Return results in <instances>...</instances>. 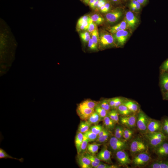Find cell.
<instances>
[{
    "instance_id": "1",
    "label": "cell",
    "mask_w": 168,
    "mask_h": 168,
    "mask_svg": "<svg viewBox=\"0 0 168 168\" xmlns=\"http://www.w3.org/2000/svg\"><path fill=\"white\" fill-rule=\"evenodd\" d=\"M148 144L153 148H155L164 141L167 137L161 132H147L144 134Z\"/></svg>"
},
{
    "instance_id": "2",
    "label": "cell",
    "mask_w": 168,
    "mask_h": 168,
    "mask_svg": "<svg viewBox=\"0 0 168 168\" xmlns=\"http://www.w3.org/2000/svg\"><path fill=\"white\" fill-rule=\"evenodd\" d=\"M148 145L141 138L137 137L131 142L130 146L131 153L133 155L141 152H147Z\"/></svg>"
},
{
    "instance_id": "3",
    "label": "cell",
    "mask_w": 168,
    "mask_h": 168,
    "mask_svg": "<svg viewBox=\"0 0 168 168\" xmlns=\"http://www.w3.org/2000/svg\"><path fill=\"white\" fill-rule=\"evenodd\" d=\"M151 159L149 154L147 152H144L134 155L132 163L134 166L142 167L148 164Z\"/></svg>"
},
{
    "instance_id": "4",
    "label": "cell",
    "mask_w": 168,
    "mask_h": 168,
    "mask_svg": "<svg viewBox=\"0 0 168 168\" xmlns=\"http://www.w3.org/2000/svg\"><path fill=\"white\" fill-rule=\"evenodd\" d=\"M150 118L142 110H140L137 116L136 126L138 130L143 134L147 132Z\"/></svg>"
},
{
    "instance_id": "5",
    "label": "cell",
    "mask_w": 168,
    "mask_h": 168,
    "mask_svg": "<svg viewBox=\"0 0 168 168\" xmlns=\"http://www.w3.org/2000/svg\"><path fill=\"white\" fill-rule=\"evenodd\" d=\"M109 145L111 149L115 152L119 150H125L128 148L126 140L118 139L115 136L110 138Z\"/></svg>"
},
{
    "instance_id": "6",
    "label": "cell",
    "mask_w": 168,
    "mask_h": 168,
    "mask_svg": "<svg viewBox=\"0 0 168 168\" xmlns=\"http://www.w3.org/2000/svg\"><path fill=\"white\" fill-rule=\"evenodd\" d=\"M99 43L103 47L115 44L113 35L105 30H101L99 33Z\"/></svg>"
},
{
    "instance_id": "7",
    "label": "cell",
    "mask_w": 168,
    "mask_h": 168,
    "mask_svg": "<svg viewBox=\"0 0 168 168\" xmlns=\"http://www.w3.org/2000/svg\"><path fill=\"white\" fill-rule=\"evenodd\" d=\"M137 116L134 114L127 116H121L119 121L122 125L125 127L132 129L136 126Z\"/></svg>"
},
{
    "instance_id": "8",
    "label": "cell",
    "mask_w": 168,
    "mask_h": 168,
    "mask_svg": "<svg viewBox=\"0 0 168 168\" xmlns=\"http://www.w3.org/2000/svg\"><path fill=\"white\" fill-rule=\"evenodd\" d=\"M123 14L122 11L119 8H116L107 13L105 18L107 22L112 23L116 22Z\"/></svg>"
},
{
    "instance_id": "9",
    "label": "cell",
    "mask_w": 168,
    "mask_h": 168,
    "mask_svg": "<svg viewBox=\"0 0 168 168\" xmlns=\"http://www.w3.org/2000/svg\"><path fill=\"white\" fill-rule=\"evenodd\" d=\"M129 33L126 30H120L113 35L116 45L122 46L124 44L128 37Z\"/></svg>"
},
{
    "instance_id": "10",
    "label": "cell",
    "mask_w": 168,
    "mask_h": 168,
    "mask_svg": "<svg viewBox=\"0 0 168 168\" xmlns=\"http://www.w3.org/2000/svg\"><path fill=\"white\" fill-rule=\"evenodd\" d=\"M115 156L117 161L121 166H126L132 163V161L128 154L124 150L116 152Z\"/></svg>"
},
{
    "instance_id": "11",
    "label": "cell",
    "mask_w": 168,
    "mask_h": 168,
    "mask_svg": "<svg viewBox=\"0 0 168 168\" xmlns=\"http://www.w3.org/2000/svg\"><path fill=\"white\" fill-rule=\"evenodd\" d=\"M95 109L78 105L77 112L82 120H87L91 115L95 111Z\"/></svg>"
},
{
    "instance_id": "12",
    "label": "cell",
    "mask_w": 168,
    "mask_h": 168,
    "mask_svg": "<svg viewBox=\"0 0 168 168\" xmlns=\"http://www.w3.org/2000/svg\"><path fill=\"white\" fill-rule=\"evenodd\" d=\"M162 125L160 121L150 118L146 133L161 132Z\"/></svg>"
},
{
    "instance_id": "13",
    "label": "cell",
    "mask_w": 168,
    "mask_h": 168,
    "mask_svg": "<svg viewBox=\"0 0 168 168\" xmlns=\"http://www.w3.org/2000/svg\"><path fill=\"white\" fill-rule=\"evenodd\" d=\"M154 149L156 154L160 157L168 156V142L166 140Z\"/></svg>"
},
{
    "instance_id": "14",
    "label": "cell",
    "mask_w": 168,
    "mask_h": 168,
    "mask_svg": "<svg viewBox=\"0 0 168 168\" xmlns=\"http://www.w3.org/2000/svg\"><path fill=\"white\" fill-rule=\"evenodd\" d=\"M125 20L128 27L134 28L138 22V20L136 16L131 11H129L125 14Z\"/></svg>"
},
{
    "instance_id": "15",
    "label": "cell",
    "mask_w": 168,
    "mask_h": 168,
    "mask_svg": "<svg viewBox=\"0 0 168 168\" xmlns=\"http://www.w3.org/2000/svg\"><path fill=\"white\" fill-rule=\"evenodd\" d=\"M111 152L105 146L98 153L96 156L100 161L110 163L111 162Z\"/></svg>"
},
{
    "instance_id": "16",
    "label": "cell",
    "mask_w": 168,
    "mask_h": 168,
    "mask_svg": "<svg viewBox=\"0 0 168 168\" xmlns=\"http://www.w3.org/2000/svg\"><path fill=\"white\" fill-rule=\"evenodd\" d=\"M77 161L79 166L82 168H92L90 160L83 153L77 154Z\"/></svg>"
},
{
    "instance_id": "17",
    "label": "cell",
    "mask_w": 168,
    "mask_h": 168,
    "mask_svg": "<svg viewBox=\"0 0 168 168\" xmlns=\"http://www.w3.org/2000/svg\"><path fill=\"white\" fill-rule=\"evenodd\" d=\"M159 84L162 93L168 91V72H161Z\"/></svg>"
},
{
    "instance_id": "18",
    "label": "cell",
    "mask_w": 168,
    "mask_h": 168,
    "mask_svg": "<svg viewBox=\"0 0 168 168\" xmlns=\"http://www.w3.org/2000/svg\"><path fill=\"white\" fill-rule=\"evenodd\" d=\"M123 104L126 106L133 114H135L139 111L138 104L135 101L126 99Z\"/></svg>"
},
{
    "instance_id": "19",
    "label": "cell",
    "mask_w": 168,
    "mask_h": 168,
    "mask_svg": "<svg viewBox=\"0 0 168 168\" xmlns=\"http://www.w3.org/2000/svg\"><path fill=\"white\" fill-rule=\"evenodd\" d=\"M127 27V24L124 19L118 24L110 27L109 30L111 33L114 34L120 30H125Z\"/></svg>"
},
{
    "instance_id": "20",
    "label": "cell",
    "mask_w": 168,
    "mask_h": 168,
    "mask_svg": "<svg viewBox=\"0 0 168 168\" xmlns=\"http://www.w3.org/2000/svg\"><path fill=\"white\" fill-rule=\"evenodd\" d=\"M148 167L151 168H168V160H156L151 163Z\"/></svg>"
},
{
    "instance_id": "21",
    "label": "cell",
    "mask_w": 168,
    "mask_h": 168,
    "mask_svg": "<svg viewBox=\"0 0 168 168\" xmlns=\"http://www.w3.org/2000/svg\"><path fill=\"white\" fill-rule=\"evenodd\" d=\"M83 138V133L78 131L75 138V144L77 150V154L80 153L81 145Z\"/></svg>"
},
{
    "instance_id": "22",
    "label": "cell",
    "mask_w": 168,
    "mask_h": 168,
    "mask_svg": "<svg viewBox=\"0 0 168 168\" xmlns=\"http://www.w3.org/2000/svg\"><path fill=\"white\" fill-rule=\"evenodd\" d=\"M103 120L104 124L107 129L110 131L115 128L116 124L108 115L104 117Z\"/></svg>"
},
{
    "instance_id": "23",
    "label": "cell",
    "mask_w": 168,
    "mask_h": 168,
    "mask_svg": "<svg viewBox=\"0 0 168 168\" xmlns=\"http://www.w3.org/2000/svg\"><path fill=\"white\" fill-rule=\"evenodd\" d=\"M91 125L87 120L81 121L79 125L78 131L79 132L84 133L90 129Z\"/></svg>"
},
{
    "instance_id": "24",
    "label": "cell",
    "mask_w": 168,
    "mask_h": 168,
    "mask_svg": "<svg viewBox=\"0 0 168 168\" xmlns=\"http://www.w3.org/2000/svg\"><path fill=\"white\" fill-rule=\"evenodd\" d=\"M101 144L96 142L88 144L87 150L88 152L91 154L95 155L98 152L100 146Z\"/></svg>"
},
{
    "instance_id": "25",
    "label": "cell",
    "mask_w": 168,
    "mask_h": 168,
    "mask_svg": "<svg viewBox=\"0 0 168 168\" xmlns=\"http://www.w3.org/2000/svg\"><path fill=\"white\" fill-rule=\"evenodd\" d=\"M116 110L119 114L121 116H127L133 113L126 106L123 104L119 106Z\"/></svg>"
},
{
    "instance_id": "26",
    "label": "cell",
    "mask_w": 168,
    "mask_h": 168,
    "mask_svg": "<svg viewBox=\"0 0 168 168\" xmlns=\"http://www.w3.org/2000/svg\"><path fill=\"white\" fill-rule=\"evenodd\" d=\"M102 119L99 115L95 111L91 115L87 120L91 124H97Z\"/></svg>"
},
{
    "instance_id": "27",
    "label": "cell",
    "mask_w": 168,
    "mask_h": 168,
    "mask_svg": "<svg viewBox=\"0 0 168 168\" xmlns=\"http://www.w3.org/2000/svg\"><path fill=\"white\" fill-rule=\"evenodd\" d=\"M0 159H13L19 161L21 162H23L24 161V159L22 157L18 159L14 157L9 154L3 149L0 148Z\"/></svg>"
},
{
    "instance_id": "28",
    "label": "cell",
    "mask_w": 168,
    "mask_h": 168,
    "mask_svg": "<svg viewBox=\"0 0 168 168\" xmlns=\"http://www.w3.org/2000/svg\"><path fill=\"white\" fill-rule=\"evenodd\" d=\"M98 103L90 99H87L81 102L79 105L91 109H94Z\"/></svg>"
},
{
    "instance_id": "29",
    "label": "cell",
    "mask_w": 168,
    "mask_h": 168,
    "mask_svg": "<svg viewBox=\"0 0 168 168\" xmlns=\"http://www.w3.org/2000/svg\"><path fill=\"white\" fill-rule=\"evenodd\" d=\"M93 22L97 25H100L103 23L105 21V19L100 14L95 13L90 16Z\"/></svg>"
},
{
    "instance_id": "30",
    "label": "cell",
    "mask_w": 168,
    "mask_h": 168,
    "mask_svg": "<svg viewBox=\"0 0 168 168\" xmlns=\"http://www.w3.org/2000/svg\"><path fill=\"white\" fill-rule=\"evenodd\" d=\"M133 134V131L131 129L124 127L123 138L126 141L130 140L132 137Z\"/></svg>"
},
{
    "instance_id": "31",
    "label": "cell",
    "mask_w": 168,
    "mask_h": 168,
    "mask_svg": "<svg viewBox=\"0 0 168 168\" xmlns=\"http://www.w3.org/2000/svg\"><path fill=\"white\" fill-rule=\"evenodd\" d=\"M95 110L99 115L102 119L107 115L108 112L100 106L98 104L95 108Z\"/></svg>"
},
{
    "instance_id": "32",
    "label": "cell",
    "mask_w": 168,
    "mask_h": 168,
    "mask_svg": "<svg viewBox=\"0 0 168 168\" xmlns=\"http://www.w3.org/2000/svg\"><path fill=\"white\" fill-rule=\"evenodd\" d=\"M83 134L86 137L89 142L96 140L98 137L97 135L93 133L90 129Z\"/></svg>"
},
{
    "instance_id": "33",
    "label": "cell",
    "mask_w": 168,
    "mask_h": 168,
    "mask_svg": "<svg viewBox=\"0 0 168 168\" xmlns=\"http://www.w3.org/2000/svg\"><path fill=\"white\" fill-rule=\"evenodd\" d=\"M124 127L121 126H118L115 128L114 136L116 138L122 139Z\"/></svg>"
},
{
    "instance_id": "34",
    "label": "cell",
    "mask_w": 168,
    "mask_h": 168,
    "mask_svg": "<svg viewBox=\"0 0 168 168\" xmlns=\"http://www.w3.org/2000/svg\"><path fill=\"white\" fill-rule=\"evenodd\" d=\"M110 131L108 130L104 134L98 137L96 142L99 143H104L106 142L110 136Z\"/></svg>"
},
{
    "instance_id": "35",
    "label": "cell",
    "mask_w": 168,
    "mask_h": 168,
    "mask_svg": "<svg viewBox=\"0 0 168 168\" xmlns=\"http://www.w3.org/2000/svg\"><path fill=\"white\" fill-rule=\"evenodd\" d=\"M91 39L94 43L97 46L99 42V33L98 29H96L91 34Z\"/></svg>"
},
{
    "instance_id": "36",
    "label": "cell",
    "mask_w": 168,
    "mask_h": 168,
    "mask_svg": "<svg viewBox=\"0 0 168 168\" xmlns=\"http://www.w3.org/2000/svg\"><path fill=\"white\" fill-rule=\"evenodd\" d=\"M104 128L100 124H95L90 127V130L94 133L98 135L99 133Z\"/></svg>"
},
{
    "instance_id": "37",
    "label": "cell",
    "mask_w": 168,
    "mask_h": 168,
    "mask_svg": "<svg viewBox=\"0 0 168 168\" xmlns=\"http://www.w3.org/2000/svg\"><path fill=\"white\" fill-rule=\"evenodd\" d=\"M98 104L102 108L109 112L111 109L108 99H104L99 103Z\"/></svg>"
},
{
    "instance_id": "38",
    "label": "cell",
    "mask_w": 168,
    "mask_h": 168,
    "mask_svg": "<svg viewBox=\"0 0 168 168\" xmlns=\"http://www.w3.org/2000/svg\"><path fill=\"white\" fill-rule=\"evenodd\" d=\"M88 140L84 135H83V141L81 145L80 150V153H83L86 151L88 145Z\"/></svg>"
},
{
    "instance_id": "39",
    "label": "cell",
    "mask_w": 168,
    "mask_h": 168,
    "mask_svg": "<svg viewBox=\"0 0 168 168\" xmlns=\"http://www.w3.org/2000/svg\"><path fill=\"white\" fill-rule=\"evenodd\" d=\"M83 154L90 160L91 161L96 162L99 163H101L100 161L96 156L91 154L86 151L83 153Z\"/></svg>"
},
{
    "instance_id": "40",
    "label": "cell",
    "mask_w": 168,
    "mask_h": 168,
    "mask_svg": "<svg viewBox=\"0 0 168 168\" xmlns=\"http://www.w3.org/2000/svg\"><path fill=\"white\" fill-rule=\"evenodd\" d=\"M89 23L87 31L91 34L94 30L97 29V25L93 21L91 17L89 20Z\"/></svg>"
},
{
    "instance_id": "41",
    "label": "cell",
    "mask_w": 168,
    "mask_h": 168,
    "mask_svg": "<svg viewBox=\"0 0 168 168\" xmlns=\"http://www.w3.org/2000/svg\"><path fill=\"white\" fill-rule=\"evenodd\" d=\"M89 15H86L81 17L78 20L77 26L78 27L80 26L84 22L88 21L90 18Z\"/></svg>"
},
{
    "instance_id": "42",
    "label": "cell",
    "mask_w": 168,
    "mask_h": 168,
    "mask_svg": "<svg viewBox=\"0 0 168 168\" xmlns=\"http://www.w3.org/2000/svg\"><path fill=\"white\" fill-rule=\"evenodd\" d=\"M161 72H168V58L165 61L160 67Z\"/></svg>"
},
{
    "instance_id": "43",
    "label": "cell",
    "mask_w": 168,
    "mask_h": 168,
    "mask_svg": "<svg viewBox=\"0 0 168 168\" xmlns=\"http://www.w3.org/2000/svg\"><path fill=\"white\" fill-rule=\"evenodd\" d=\"M125 100L121 97H117L113 109L116 110L119 106L123 104Z\"/></svg>"
},
{
    "instance_id": "44",
    "label": "cell",
    "mask_w": 168,
    "mask_h": 168,
    "mask_svg": "<svg viewBox=\"0 0 168 168\" xmlns=\"http://www.w3.org/2000/svg\"><path fill=\"white\" fill-rule=\"evenodd\" d=\"M111 8V4L108 1L103 6L102 13H107L110 11Z\"/></svg>"
},
{
    "instance_id": "45",
    "label": "cell",
    "mask_w": 168,
    "mask_h": 168,
    "mask_svg": "<svg viewBox=\"0 0 168 168\" xmlns=\"http://www.w3.org/2000/svg\"><path fill=\"white\" fill-rule=\"evenodd\" d=\"M118 166L114 165H110L106 164H100L96 168H117Z\"/></svg>"
},
{
    "instance_id": "46",
    "label": "cell",
    "mask_w": 168,
    "mask_h": 168,
    "mask_svg": "<svg viewBox=\"0 0 168 168\" xmlns=\"http://www.w3.org/2000/svg\"><path fill=\"white\" fill-rule=\"evenodd\" d=\"M88 47L92 50H96L97 49V46L93 42L91 38L88 42Z\"/></svg>"
},
{
    "instance_id": "47",
    "label": "cell",
    "mask_w": 168,
    "mask_h": 168,
    "mask_svg": "<svg viewBox=\"0 0 168 168\" xmlns=\"http://www.w3.org/2000/svg\"><path fill=\"white\" fill-rule=\"evenodd\" d=\"M130 4L135 7L137 11H139L141 9V5L136 0H131Z\"/></svg>"
},
{
    "instance_id": "48",
    "label": "cell",
    "mask_w": 168,
    "mask_h": 168,
    "mask_svg": "<svg viewBox=\"0 0 168 168\" xmlns=\"http://www.w3.org/2000/svg\"><path fill=\"white\" fill-rule=\"evenodd\" d=\"M114 118V122L116 124H119V114L116 110L113 109Z\"/></svg>"
},
{
    "instance_id": "49",
    "label": "cell",
    "mask_w": 168,
    "mask_h": 168,
    "mask_svg": "<svg viewBox=\"0 0 168 168\" xmlns=\"http://www.w3.org/2000/svg\"><path fill=\"white\" fill-rule=\"evenodd\" d=\"M117 98V97H116L108 99L110 105L111 109L112 110L113 109L114 105L116 101Z\"/></svg>"
},
{
    "instance_id": "50",
    "label": "cell",
    "mask_w": 168,
    "mask_h": 168,
    "mask_svg": "<svg viewBox=\"0 0 168 168\" xmlns=\"http://www.w3.org/2000/svg\"><path fill=\"white\" fill-rule=\"evenodd\" d=\"M107 2V0H100L96 10L97 11L99 10L100 8L104 5Z\"/></svg>"
},
{
    "instance_id": "51",
    "label": "cell",
    "mask_w": 168,
    "mask_h": 168,
    "mask_svg": "<svg viewBox=\"0 0 168 168\" xmlns=\"http://www.w3.org/2000/svg\"><path fill=\"white\" fill-rule=\"evenodd\" d=\"M82 40L85 43L87 42L91 39V35L81 37Z\"/></svg>"
},
{
    "instance_id": "52",
    "label": "cell",
    "mask_w": 168,
    "mask_h": 168,
    "mask_svg": "<svg viewBox=\"0 0 168 168\" xmlns=\"http://www.w3.org/2000/svg\"><path fill=\"white\" fill-rule=\"evenodd\" d=\"M100 0H96L95 1L91 7L93 10H96Z\"/></svg>"
},
{
    "instance_id": "53",
    "label": "cell",
    "mask_w": 168,
    "mask_h": 168,
    "mask_svg": "<svg viewBox=\"0 0 168 168\" xmlns=\"http://www.w3.org/2000/svg\"><path fill=\"white\" fill-rule=\"evenodd\" d=\"M163 98L164 100H168V91L162 93Z\"/></svg>"
},
{
    "instance_id": "54",
    "label": "cell",
    "mask_w": 168,
    "mask_h": 168,
    "mask_svg": "<svg viewBox=\"0 0 168 168\" xmlns=\"http://www.w3.org/2000/svg\"><path fill=\"white\" fill-rule=\"evenodd\" d=\"M136 0L138 2H139L141 5H143L145 4H146L147 1V0Z\"/></svg>"
},
{
    "instance_id": "55",
    "label": "cell",
    "mask_w": 168,
    "mask_h": 168,
    "mask_svg": "<svg viewBox=\"0 0 168 168\" xmlns=\"http://www.w3.org/2000/svg\"><path fill=\"white\" fill-rule=\"evenodd\" d=\"M129 6L131 10V11L134 12H137V11L136 8L133 5L129 4Z\"/></svg>"
},
{
    "instance_id": "56",
    "label": "cell",
    "mask_w": 168,
    "mask_h": 168,
    "mask_svg": "<svg viewBox=\"0 0 168 168\" xmlns=\"http://www.w3.org/2000/svg\"><path fill=\"white\" fill-rule=\"evenodd\" d=\"M110 1L114 3H119L120 1V0H110Z\"/></svg>"
},
{
    "instance_id": "57",
    "label": "cell",
    "mask_w": 168,
    "mask_h": 168,
    "mask_svg": "<svg viewBox=\"0 0 168 168\" xmlns=\"http://www.w3.org/2000/svg\"><path fill=\"white\" fill-rule=\"evenodd\" d=\"M89 0H83L84 2L86 4H88V3Z\"/></svg>"
},
{
    "instance_id": "58",
    "label": "cell",
    "mask_w": 168,
    "mask_h": 168,
    "mask_svg": "<svg viewBox=\"0 0 168 168\" xmlns=\"http://www.w3.org/2000/svg\"><path fill=\"white\" fill-rule=\"evenodd\" d=\"M166 136L167 137H168V127L166 134Z\"/></svg>"
},
{
    "instance_id": "59",
    "label": "cell",
    "mask_w": 168,
    "mask_h": 168,
    "mask_svg": "<svg viewBox=\"0 0 168 168\" xmlns=\"http://www.w3.org/2000/svg\"></svg>"
}]
</instances>
